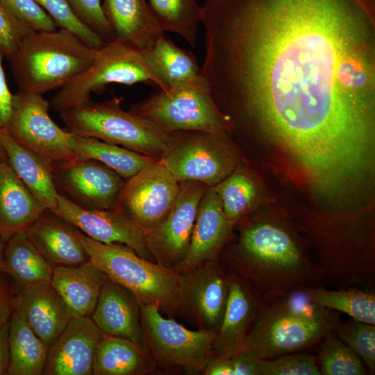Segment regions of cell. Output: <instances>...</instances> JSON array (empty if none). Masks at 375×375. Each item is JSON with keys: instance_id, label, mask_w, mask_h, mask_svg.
<instances>
[{"instance_id": "6da1fadb", "label": "cell", "mask_w": 375, "mask_h": 375, "mask_svg": "<svg viewBox=\"0 0 375 375\" xmlns=\"http://www.w3.org/2000/svg\"><path fill=\"white\" fill-rule=\"evenodd\" d=\"M212 96L321 194L374 171L375 0H205Z\"/></svg>"}, {"instance_id": "7a4b0ae2", "label": "cell", "mask_w": 375, "mask_h": 375, "mask_svg": "<svg viewBox=\"0 0 375 375\" xmlns=\"http://www.w3.org/2000/svg\"><path fill=\"white\" fill-rule=\"evenodd\" d=\"M231 266L265 297L297 288L324 287L326 278L285 224L259 219L241 231Z\"/></svg>"}, {"instance_id": "3957f363", "label": "cell", "mask_w": 375, "mask_h": 375, "mask_svg": "<svg viewBox=\"0 0 375 375\" xmlns=\"http://www.w3.org/2000/svg\"><path fill=\"white\" fill-rule=\"evenodd\" d=\"M340 322L339 312L314 302L305 288L269 294L262 298L238 351L261 358L299 351L320 343Z\"/></svg>"}, {"instance_id": "277c9868", "label": "cell", "mask_w": 375, "mask_h": 375, "mask_svg": "<svg viewBox=\"0 0 375 375\" xmlns=\"http://www.w3.org/2000/svg\"><path fill=\"white\" fill-rule=\"evenodd\" d=\"M97 50L67 30L32 31L10 59L11 70L20 90L43 95L87 69Z\"/></svg>"}, {"instance_id": "5b68a950", "label": "cell", "mask_w": 375, "mask_h": 375, "mask_svg": "<svg viewBox=\"0 0 375 375\" xmlns=\"http://www.w3.org/2000/svg\"><path fill=\"white\" fill-rule=\"evenodd\" d=\"M79 237L90 261L110 280L128 290L139 303L156 305L169 312L186 307L183 275L174 268L153 263L122 244L102 243L80 231Z\"/></svg>"}, {"instance_id": "8992f818", "label": "cell", "mask_w": 375, "mask_h": 375, "mask_svg": "<svg viewBox=\"0 0 375 375\" xmlns=\"http://www.w3.org/2000/svg\"><path fill=\"white\" fill-rule=\"evenodd\" d=\"M69 132L122 146L157 159L168 150L177 132H168L124 110L121 100L86 103L60 113Z\"/></svg>"}, {"instance_id": "52a82bcc", "label": "cell", "mask_w": 375, "mask_h": 375, "mask_svg": "<svg viewBox=\"0 0 375 375\" xmlns=\"http://www.w3.org/2000/svg\"><path fill=\"white\" fill-rule=\"evenodd\" d=\"M133 114L168 132L201 131L225 135L231 124L217 106L206 79L160 90L133 105Z\"/></svg>"}, {"instance_id": "ba28073f", "label": "cell", "mask_w": 375, "mask_h": 375, "mask_svg": "<svg viewBox=\"0 0 375 375\" xmlns=\"http://www.w3.org/2000/svg\"><path fill=\"white\" fill-rule=\"evenodd\" d=\"M139 83L167 88L149 69L142 51L115 40L97 50L90 66L59 88L51 104L59 113L90 100L92 93H101L108 84L132 85Z\"/></svg>"}, {"instance_id": "9c48e42d", "label": "cell", "mask_w": 375, "mask_h": 375, "mask_svg": "<svg viewBox=\"0 0 375 375\" xmlns=\"http://www.w3.org/2000/svg\"><path fill=\"white\" fill-rule=\"evenodd\" d=\"M139 305L145 347L154 359L165 367L181 366L189 372L203 371L217 333L202 328L189 330L164 318L158 306Z\"/></svg>"}, {"instance_id": "30bf717a", "label": "cell", "mask_w": 375, "mask_h": 375, "mask_svg": "<svg viewBox=\"0 0 375 375\" xmlns=\"http://www.w3.org/2000/svg\"><path fill=\"white\" fill-rule=\"evenodd\" d=\"M225 135L201 131L177 132L159 162L179 181H194L214 187L235 169V158Z\"/></svg>"}, {"instance_id": "8fae6325", "label": "cell", "mask_w": 375, "mask_h": 375, "mask_svg": "<svg viewBox=\"0 0 375 375\" xmlns=\"http://www.w3.org/2000/svg\"><path fill=\"white\" fill-rule=\"evenodd\" d=\"M49 108L42 94L19 90L13 94L7 132L16 142L51 161L76 158L70 144L72 133L53 122Z\"/></svg>"}, {"instance_id": "7c38bea8", "label": "cell", "mask_w": 375, "mask_h": 375, "mask_svg": "<svg viewBox=\"0 0 375 375\" xmlns=\"http://www.w3.org/2000/svg\"><path fill=\"white\" fill-rule=\"evenodd\" d=\"M53 176L58 192L86 208L119 206L124 178L102 162L76 157L52 161Z\"/></svg>"}, {"instance_id": "4fadbf2b", "label": "cell", "mask_w": 375, "mask_h": 375, "mask_svg": "<svg viewBox=\"0 0 375 375\" xmlns=\"http://www.w3.org/2000/svg\"><path fill=\"white\" fill-rule=\"evenodd\" d=\"M180 188L181 183L158 160L127 179L120 193L119 206L148 231L169 215Z\"/></svg>"}, {"instance_id": "5bb4252c", "label": "cell", "mask_w": 375, "mask_h": 375, "mask_svg": "<svg viewBox=\"0 0 375 375\" xmlns=\"http://www.w3.org/2000/svg\"><path fill=\"white\" fill-rule=\"evenodd\" d=\"M180 183L179 194L169 215L157 226L145 231L147 247L153 259L174 269L187 255L199 205L209 188L199 181Z\"/></svg>"}, {"instance_id": "9a60e30c", "label": "cell", "mask_w": 375, "mask_h": 375, "mask_svg": "<svg viewBox=\"0 0 375 375\" xmlns=\"http://www.w3.org/2000/svg\"><path fill=\"white\" fill-rule=\"evenodd\" d=\"M50 210L94 240L122 244L147 260L153 259L147 247L144 229L120 206L86 208L58 193L57 206Z\"/></svg>"}, {"instance_id": "2e32d148", "label": "cell", "mask_w": 375, "mask_h": 375, "mask_svg": "<svg viewBox=\"0 0 375 375\" xmlns=\"http://www.w3.org/2000/svg\"><path fill=\"white\" fill-rule=\"evenodd\" d=\"M103 334L90 317H72L49 348L43 374H92L96 348Z\"/></svg>"}, {"instance_id": "e0dca14e", "label": "cell", "mask_w": 375, "mask_h": 375, "mask_svg": "<svg viewBox=\"0 0 375 375\" xmlns=\"http://www.w3.org/2000/svg\"><path fill=\"white\" fill-rule=\"evenodd\" d=\"M235 223L225 215L214 189L208 188L199 205L188 251L175 269L186 274L207 262L217 261Z\"/></svg>"}, {"instance_id": "ac0fdd59", "label": "cell", "mask_w": 375, "mask_h": 375, "mask_svg": "<svg viewBox=\"0 0 375 375\" xmlns=\"http://www.w3.org/2000/svg\"><path fill=\"white\" fill-rule=\"evenodd\" d=\"M183 275L186 307L197 315L202 329L218 332L226 306L230 275L217 261L207 262Z\"/></svg>"}, {"instance_id": "d6986e66", "label": "cell", "mask_w": 375, "mask_h": 375, "mask_svg": "<svg viewBox=\"0 0 375 375\" xmlns=\"http://www.w3.org/2000/svg\"><path fill=\"white\" fill-rule=\"evenodd\" d=\"M25 233L53 267L77 266L90 261L79 230L49 209Z\"/></svg>"}, {"instance_id": "ffe728a7", "label": "cell", "mask_w": 375, "mask_h": 375, "mask_svg": "<svg viewBox=\"0 0 375 375\" xmlns=\"http://www.w3.org/2000/svg\"><path fill=\"white\" fill-rule=\"evenodd\" d=\"M91 318L104 334L128 340L147 350L139 303L136 297L121 285L108 280Z\"/></svg>"}, {"instance_id": "44dd1931", "label": "cell", "mask_w": 375, "mask_h": 375, "mask_svg": "<svg viewBox=\"0 0 375 375\" xmlns=\"http://www.w3.org/2000/svg\"><path fill=\"white\" fill-rule=\"evenodd\" d=\"M14 308L49 348L72 317L51 284L22 289L15 297Z\"/></svg>"}, {"instance_id": "7402d4cb", "label": "cell", "mask_w": 375, "mask_h": 375, "mask_svg": "<svg viewBox=\"0 0 375 375\" xmlns=\"http://www.w3.org/2000/svg\"><path fill=\"white\" fill-rule=\"evenodd\" d=\"M262 300L237 274L230 275L228 301L213 343L216 355L231 357L238 351Z\"/></svg>"}, {"instance_id": "603a6c76", "label": "cell", "mask_w": 375, "mask_h": 375, "mask_svg": "<svg viewBox=\"0 0 375 375\" xmlns=\"http://www.w3.org/2000/svg\"><path fill=\"white\" fill-rule=\"evenodd\" d=\"M0 144L8 164L35 198L46 209L56 208L58 192L54 185L52 161L16 142L6 128L0 129Z\"/></svg>"}, {"instance_id": "cb8c5ba5", "label": "cell", "mask_w": 375, "mask_h": 375, "mask_svg": "<svg viewBox=\"0 0 375 375\" xmlns=\"http://www.w3.org/2000/svg\"><path fill=\"white\" fill-rule=\"evenodd\" d=\"M108 276L90 261L77 266L54 267L50 284L72 317H90Z\"/></svg>"}, {"instance_id": "d4e9b609", "label": "cell", "mask_w": 375, "mask_h": 375, "mask_svg": "<svg viewBox=\"0 0 375 375\" xmlns=\"http://www.w3.org/2000/svg\"><path fill=\"white\" fill-rule=\"evenodd\" d=\"M102 6L115 40L142 51L164 33L147 0H102Z\"/></svg>"}, {"instance_id": "484cf974", "label": "cell", "mask_w": 375, "mask_h": 375, "mask_svg": "<svg viewBox=\"0 0 375 375\" xmlns=\"http://www.w3.org/2000/svg\"><path fill=\"white\" fill-rule=\"evenodd\" d=\"M47 210L13 172L0 161V235L6 242L25 231Z\"/></svg>"}, {"instance_id": "4316f807", "label": "cell", "mask_w": 375, "mask_h": 375, "mask_svg": "<svg viewBox=\"0 0 375 375\" xmlns=\"http://www.w3.org/2000/svg\"><path fill=\"white\" fill-rule=\"evenodd\" d=\"M142 54L150 71L167 88L205 79L194 54L176 45L165 33Z\"/></svg>"}, {"instance_id": "83f0119b", "label": "cell", "mask_w": 375, "mask_h": 375, "mask_svg": "<svg viewBox=\"0 0 375 375\" xmlns=\"http://www.w3.org/2000/svg\"><path fill=\"white\" fill-rule=\"evenodd\" d=\"M53 270L25 231L6 242L2 273L10 275L22 289L50 284Z\"/></svg>"}, {"instance_id": "f1b7e54d", "label": "cell", "mask_w": 375, "mask_h": 375, "mask_svg": "<svg viewBox=\"0 0 375 375\" xmlns=\"http://www.w3.org/2000/svg\"><path fill=\"white\" fill-rule=\"evenodd\" d=\"M147 350L119 337L103 334L96 348L92 374H142L151 368Z\"/></svg>"}, {"instance_id": "f546056e", "label": "cell", "mask_w": 375, "mask_h": 375, "mask_svg": "<svg viewBox=\"0 0 375 375\" xmlns=\"http://www.w3.org/2000/svg\"><path fill=\"white\" fill-rule=\"evenodd\" d=\"M70 144L76 157L97 160L126 180L158 160L115 144L72 133Z\"/></svg>"}, {"instance_id": "4dcf8cb0", "label": "cell", "mask_w": 375, "mask_h": 375, "mask_svg": "<svg viewBox=\"0 0 375 375\" xmlns=\"http://www.w3.org/2000/svg\"><path fill=\"white\" fill-rule=\"evenodd\" d=\"M8 375L43 374L49 347L14 310L9 322Z\"/></svg>"}, {"instance_id": "1f68e13d", "label": "cell", "mask_w": 375, "mask_h": 375, "mask_svg": "<svg viewBox=\"0 0 375 375\" xmlns=\"http://www.w3.org/2000/svg\"><path fill=\"white\" fill-rule=\"evenodd\" d=\"M161 28L181 37L191 47L197 43L201 6L197 0H147Z\"/></svg>"}, {"instance_id": "d6a6232c", "label": "cell", "mask_w": 375, "mask_h": 375, "mask_svg": "<svg viewBox=\"0 0 375 375\" xmlns=\"http://www.w3.org/2000/svg\"><path fill=\"white\" fill-rule=\"evenodd\" d=\"M308 297L317 304L343 312L351 318L375 325L374 290L347 288L329 290L324 287H307Z\"/></svg>"}, {"instance_id": "836d02e7", "label": "cell", "mask_w": 375, "mask_h": 375, "mask_svg": "<svg viewBox=\"0 0 375 375\" xmlns=\"http://www.w3.org/2000/svg\"><path fill=\"white\" fill-rule=\"evenodd\" d=\"M226 217L236 222L253 206L256 187L249 175L242 169H235L214 187Z\"/></svg>"}, {"instance_id": "e575fe53", "label": "cell", "mask_w": 375, "mask_h": 375, "mask_svg": "<svg viewBox=\"0 0 375 375\" xmlns=\"http://www.w3.org/2000/svg\"><path fill=\"white\" fill-rule=\"evenodd\" d=\"M320 343L317 360L321 374H366L362 360L337 336L335 331L328 333Z\"/></svg>"}, {"instance_id": "d590c367", "label": "cell", "mask_w": 375, "mask_h": 375, "mask_svg": "<svg viewBox=\"0 0 375 375\" xmlns=\"http://www.w3.org/2000/svg\"><path fill=\"white\" fill-rule=\"evenodd\" d=\"M334 331L358 355L371 374H374L375 325L351 318L344 323L340 322Z\"/></svg>"}, {"instance_id": "8d00e7d4", "label": "cell", "mask_w": 375, "mask_h": 375, "mask_svg": "<svg viewBox=\"0 0 375 375\" xmlns=\"http://www.w3.org/2000/svg\"><path fill=\"white\" fill-rule=\"evenodd\" d=\"M34 1L53 20L57 27L73 33L90 47L98 49L106 44L76 17L65 0Z\"/></svg>"}, {"instance_id": "74e56055", "label": "cell", "mask_w": 375, "mask_h": 375, "mask_svg": "<svg viewBox=\"0 0 375 375\" xmlns=\"http://www.w3.org/2000/svg\"><path fill=\"white\" fill-rule=\"evenodd\" d=\"M317 358L310 353H288L262 358L260 375H320Z\"/></svg>"}, {"instance_id": "f35d334b", "label": "cell", "mask_w": 375, "mask_h": 375, "mask_svg": "<svg viewBox=\"0 0 375 375\" xmlns=\"http://www.w3.org/2000/svg\"><path fill=\"white\" fill-rule=\"evenodd\" d=\"M76 17L106 43L115 40L102 6V0H65Z\"/></svg>"}, {"instance_id": "ab89813d", "label": "cell", "mask_w": 375, "mask_h": 375, "mask_svg": "<svg viewBox=\"0 0 375 375\" xmlns=\"http://www.w3.org/2000/svg\"><path fill=\"white\" fill-rule=\"evenodd\" d=\"M0 2L33 31L58 29L53 20L34 0H0Z\"/></svg>"}, {"instance_id": "60d3db41", "label": "cell", "mask_w": 375, "mask_h": 375, "mask_svg": "<svg viewBox=\"0 0 375 375\" xmlns=\"http://www.w3.org/2000/svg\"><path fill=\"white\" fill-rule=\"evenodd\" d=\"M32 31L0 2V51L9 60L22 40Z\"/></svg>"}, {"instance_id": "b9f144b4", "label": "cell", "mask_w": 375, "mask_h": 375, "mask_svg": "<svg viewBox=\"0 0 375 375\" xmlns=\"http://www.w3.org/2000/svg\"><path fill=\"white\" fill-rule=\"evenodd\" d=\"M235 375H260L262 359L250 351H240L231 356Z\"/></svg>"}, {"instance_id": "7bdbcfd3", "label": "cell", "mask_w": 375, "mask_h": 375, "mask_svg": "<svg viewBox=\"0 0 375 375\" xmlns=\"http://www.w3.org/2000/svg\"><path fill=\"white\" fill-rule=\"evenodd\" d=\"M3 56L0 51V129L6 128L12 111L13 97L6 79L3 66Z\"/></svg>"}, {"instance_id": "ee69618b", "label": "cell", "mask_w": 375, "mask_h": 375, "mask_svg": "<svg viewBox=\"0 0 375 375\" xmlns=\"http://www.w3.org/2000/svg\"><path fill=\"white\" fill-rule=\"evenodd\" d=\"M15 297L5 279L0 276V328L10 322L15 310Z\"/></svg>"}, {"instance_id": "f6af8a7d", "label": "cell", "mask_w": 375, "mask_h": 375, "mask_svg": "<svg viewBox=\"0 0 375 375\" xmlns=\"http://www.w3.org/2000/svg\"><path fill=\"white\" fill-rule=\"evenodd\" d=\"M203 372L206 375H235L231 357L220 355L210 357Z\"/></svg>"}, {"instance_id": "bcb514c9", "label": "cell", "mask_w": 375, "mask_h": 375, "mask_svg": "<svg viewBox=\"0 0 375 375\" xmlns=\"http://www.w3.org/2000/svg\"><path fill=\"white\" fill-rule=\"evenodd\" d=\"M9 322L0 328V375L8 374L10 362Z\"/></svg>"}, {"instance_id": "7dc6e473", "label": "cell", "mask_w": 375, "mask_h": 375, "mask_svg": "<svg viewBox=\"0 0 375 375\" xmlns=\"http://www.w3.org/2000/svg\"><path fill=\"white\" fill-rule=\"evenodd\" d=\"M6 242L0 235V276L2 274L3 258Z\"/></svg>"}, {"instance_id": "c3c4849f", "label": "cell", "mask_w": 375, "mask_h": 375, "mask_svg": "<svg viewBox=\"0 0 375 375\" xmlns=\"http://www.w3.org/2000/svg\"><path fill=\"white\" fill-rule=\"evenodd\" d=\"M5 158H6V156H5L4 151L3 150L2 147L0 144V161Z\"/></svg>"}]
</instances>
